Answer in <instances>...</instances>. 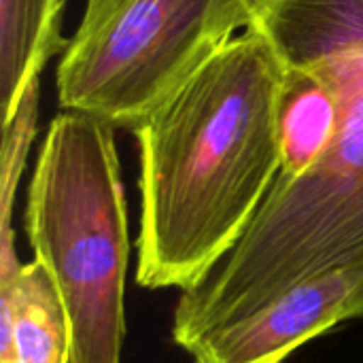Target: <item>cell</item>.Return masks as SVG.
I'll return each instance as SVG.
<instances>
[{
    "instance_id": "cell-1",
    "label": "cell",
    "mask_w": 363,
    "mask_h": 363,
    "mask_svg": "<svg viewBox=\"0 0 363 363\" xmlns=\"http://www.w3.org/2000/svg\"><path fill=\"white\" fill-rule=\"evenodd\" d=\"M281 81L277 51L247 26L136 130L140 287H194L249 230L281 174Z\"/></svg>"
},
{
    "instance_id": "cell-2",
    "label": "cell",
    "mask_w": 363,
    "mask_h": 363,
    "mask_svg": "<svg viewBox=\"0 0 363 363\" xmlns=\"http://www.w3.org/2000/svg\"><path fill=\"white\" fill-rule=\"evenodd\" d=\"M249 26L283 62L323 74L340 98L332 147L300 177H277L236 247L174 306L185 351L296 283L363 257V0H249Z\"/></svg>"
},
{
    "instance_id": "cell-3",
    "label": "cell",
    "mask_w": 363,
    "mask_h": 363,
    "mask_svg": "<svg viewBox=\"0 0 363 363\" xmlns=\"http://www.w3.org/2000/svg\"><path fill=\"white\" fill-rule=\"evenodd\" d=\"M115 130L62 108L28 187L23 228L34 259L62 296L70 363H121L130 234Z\"/></svg>"
},
{
    "instance_id": "cell-4",
    "label": "cell",
    "mask_w": 363,
    "mask_h": 363,
    "mask_svg": "<svg viewBox=\"0 0 363 363\" xmlns=\"http://www.w3.org/2000/svg\"><path fill=\"white\" fill-rule=\"evenodd\" d=\"M249 19V0H87L57 66L60 108L136 132Z\"/></svg>"
},
{
    "instance_id": "cell-5",
    "label": "cell",
    "mask_w": 363,
    "mask_h": 363,
    "mask_svg": "<svg viewBox=\"0 0 363 363\" xmlns=\"http://www.w3.org/2000/svg\"><path fill=\"white\" fill-rule=\"evenodd\" d=\"M363 319V257L315 274L185 349L191 363H283L308 340Z\"/></svg>"
},
{
    "instance_id": "cell-6",
    "label": "cell",
    "mask_w": 363,
    "mask_h": 363,
    "mask_svg": "<svg viewBox=\"0 0 363 363\" xmlns=\"http://www.w3.org/2000/svg\"><path fill=\"white\" fill-rule=\"evenodd\" d=\"M72 332L47 268L32 259L0 279V363H70Z\"/></svg>"
},
{
    "instance_id": "cell-7",
    "label": "cell",
    "mask_w": 363,
    "mask_h": 363,
    "mask_svg": "<svg viewBox=\"0 0 363 363\" xmlns=\"http://www.w3.org/2000/svg\"><path fill=\"white\" fill-rule=\"evenodd\" d=\"M338 121L340 98L334 85L311 66L283 62L277 100L279 177H300L311 170L332 147Z\"/></svg>"
},
{
    "instance_id": "cell-8",
    "label": "cell",
    "mask_w": 363,
    "mask_h": 363,
    "mask_svg": "<svg viewBox=\"0 0 363 363\" xmlns=\"http://www.w3.org/2000/svg\"><path fill=\"white\" fill-rule=\"evenodd\" d=\"M64 0H0V119L6 123L45 64L66 49Z\"/></svg>"
},
{
    "instance_id": "cell-9",
    "label": "cell",
    "mask_w": 363,
    "mask_h": 363,
    "mask_svg": "<svg viewBox=\"0 0 363 363\" xmlns=\"http://www.w3.org/2000/svg\"><path fill=\"white\" fill-rule=\"evenodd\" d=\"M38 79L30 83L21 96L13 117L2 123V149H0V255L15 253L13 247V204L17 183L26 166L32 140L36 136L38 119Z\"/></svg>"
}]
</instances>
